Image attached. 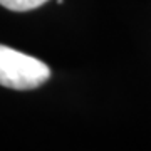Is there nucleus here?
I'll return each instance as SVG.
<instances>
[{"label": "nucleus", "instance_id": "obj_1", "mask_svg": "<svg viewBox=\"0 0 151 151\" xmlns=\"http://www.w3.org/2000/svg\"><path fill=\"white\" fill-rule=\"evenodd\" d=\"M50 69L42 60L0 44V86L30 91L49 81Z\"/></svg>", "mask_w": 151, "mask_h": 151}, {"label": "nucleus", "instance_id": "obj_2", "mask_svg": "<svg viewBox=\"0 0 151 151\" xmlns=\"http://www.w3.org/2000/svg\"><path fill=\"white\" fill-rule=\"evenodd\" d=\"M49 0H0V5L12 12H29L39 9Z\"/></svg>", "mask_w": 151, "mask_h": 151}]
</instances>
